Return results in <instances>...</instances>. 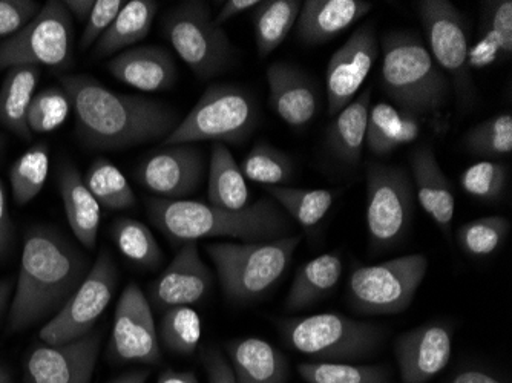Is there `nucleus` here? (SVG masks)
I'll list each match as a JSON object with an SVG mask.
<instances>
[{
    "mask_svg": "<svg viewBox=\"0 0 512 383\" xmlns=\"http://www.w3.org/2000/svg\"><path fill=\"white\" fill-rule=\"evenodd\" d=\"M163 31L175 53L198 79H212L234 62V45L214 22L206 2L192 0L172 8L163 19Z\"/></svg>",
    "mask_w": 512,
    "mask_h": 383,
    "instance_id": "10",
    "label": "nucleus"
},
{
    "mask_svg": "<svg viewBox=\"0 0 512 383\" xmlns=\"http://www.w3.org/2000/svg\"><path fill=\"white\" fill-rule=\"evenodd\" d=\"M203 175V154L194 145L165 146L145 158L135 172L138 183L165 200L194 194Z\"/></svg>",
    "mask_w": 512,
    "mask_h": 383,
    "instance_id": "17",
    "label": "nucleus"
},
{
    "mask_svg": "<svg viewBox=\"0 0 512 383\" xmlns=\"http://www.w3.org/2000/svg\"><path fill=\"white\" fill-rule=\"evenodd\" d=\"M483 36L479 45L470 50V68H485L497 56L512 54V2H486L483 7Z\"/></svg>",
    "mask_w": 512,
    "mask_h": 383,
    "instance_id": "31",
    "label": "nucleus"
},
{
    "mask_svg": "<svg viewBox=\"0 0 512 383\" xmlns=\"http://www.w3.org/2000/svg\"><path fill=\"white\" fill-rule=\"evenodd\" d=\"M201 362H203L209 383H237L229 361H226V357L218 348H203Z\"/></svg>",
    "mask_w": 512,
    "mask_h": 383,
    "instance_id": "47",
    "label": "nucleus"
},
{
    "mask_svg": "<svg viewBox=\"0 0 512 383\" xmlns=\"http://www.w3.org/2000/svg\"><path fill=\"white\" fill-rule=\"evenodd\" d=\"M270 198L284 212L298 223L302 229L318 227L335 203V194L327 189H295V187L275 186L267 189Z\"/></svg>",
    "mask_w": 512,
    "mask_h": 383,
    "instance_id": "33",
    "label": "nucleus"
},
{
    "mask_svg": "<svg viewBox=\"0 0 512 383\" xmlns=\"http://www.w3.org/2000/svg\"><path fill=\"white\" fill-rule=\"evenodd\" d=\"M40 68L37 66H14L5 77L0 89V125L23 140H30L28 111L39 85Z\"/></svg>",
    "mask_w": 512,
    "mask_h": 383,
    "instance_id": "28",
    "label": "nucleus"
},
{
    "mask_svg": "<svg viewBox=\"0 0 512 383\" xmlns=\"http://www.w3.org/2000/svg\"><path fill=\"white\" fill-rule=\"evenodd\" d=\"M158 341L166 350L191 356L201 339V319L191 307H174L161 313L157 327Z\"/></svg>",
    "mask_w": 512,
    "mask_h": 383,
    "instance_id": "37",
    "label": "nucleus"
},
{
    "mask_svg": "<svg viewBox=\"0 0 512 383\" xmlns=\"http://www.w3.org/2000/svg\"><path fill=\"white\" fill-rule=\"evenodd\" d=\"M125 4L126 2H123V0H97V2H94V8L89 14L85 31H83L82 39H80L82 50L94 45L105 34V31L111 27L115 17L125 7Z\"/></svg>",
    "mask_w": 512,
    "mask_h": 383,
    "instance_id": "46",
    "label": "nucleus"
},
{
    "mask_svg": "<svg viewBox=\"0 0 512 383\" xmlns=\"http://www.w3.org/2000/svg\"><path fill=\"white\" fill-rule=\"evenodd\" d=\"M450 383H509L500 374L485 368H463L451 377Z\"/></svg>",
    "mask_w": 512,
    "mask_h": 383,
    "instance_id": "49",
    "label": "nucleus"
},
{
    "mask_svg": "<svg viewBox=\"0 0 512 383\" xmlns=\"http://www.w3.org/2000/svg\"><path fill=\"white\" fill-rule=\"evenodd\" d=\"M226 353L237 383H287L290 368L278 348L260 338L227 342Z\"/></svg>",
    "mask_w": 512,
    "mask_h": 383,
    "instance_id": "25",
    "label": "nucleus"
},
{
    "mask_svg": "<svg viewBox=\"0 0 512 383\" xmlns=\"http://www.w3.org/2000/svg\"><path fill=\"white\" fill-rule=\"evenodd\" d=\"M373 10L364 0H307L296 20V36L306 45H322L352 28Z\"/></svg>",
    "mask_w": 512,
    "mask_h": 383,
    "instance_id": "22",
    "label": "nucleus"
},
{
    "mask_svg": "<svg viewBox=\"0 0 512 383\" xmlns=\"http://www.w3.org/2000/svg\"><path fill=\"white\" fill-rule=\"evenodd\" d=\"M108 71L125 85L138 91L157 92L177 82V63L161 46H137L117 54L108 63Z\"/></svg>",
    "mask_w": 512,
    "mask_h": 383,
    "instance_id": "23",
    "label": "nucleus"
},
{
    "mask_svg": "<svg viewBox=\"0 0 512 383\" xmlns=\"http://www.w3.org/2000/svg\"><path fill=\"white\" fill-rule=\"evenodd\" d=\"M401 126V112L390 103L371 106L368 114L365 146L376 157H387L396 151V135Z\"/></svg>",
    "mask_w": 512,
    "mask_h": 383,
    "instance_id": "43",
    "label": "nucleus"
},
{
    "mask_svg": "<svg viewBox=\"0 0 512 383\" xmlns=\"http://www.w3.org/2000/svg\"><path fill=\"white\" fill-rule=\"evenodd\" d=\"M411 180L414 194L424 212L434 221L445 238H451L456 200L453 186L442 171L430 145L417 146L411 154Z\"/></svg>",
    "mask_w": 512,
    "mask_h": 383,
    "instance_id": "21",
    "label": "nucleus"
},
{
    "mask_svg": "<svg viewBox=\"0 0 512 383\" xmlns=\"http://www.w3.org/2000/svg\"><path fill=\"white\" fill-rule=\"evenodd\" d=\"M60 197L65 207L66 220L80 244L88 250L97 246L102 210L99 201L86 186L85 178L71 163L60 164L57 172Z\"/></svg>",
    "mask_w": 512,
    "mask_h": 383,
    "instance_id": "24",
    "label": "nucleus"
},
{
    "mask_svg": "<svg viewBox=\"0 0 512 383\" xmlns=\"http://www.w3.org/2000/svg\"><path fill=\"white\" fill-rule=\"evenodd\" d=\"M157 11L158 2L154 0L126 2L111 27L97 40L94 54L97 57H108L142 42L151 33Z\"/></svg>",
    "mask_w": 512,
    "mask_h": 383,
    "instance_id": "29",
    "label": "nucleus"
},
{
    "mask_svg": "<svg viewBox=\"0 0 512 383\" xmlns=\"http://www.w3.org/2000/svg\"><path fill=\"white\" fill-rule=\"evenodd\" d=\"M207 203L224 210H241L249 206L250 192L240 164L226 145L212 143Z\"/></svg>",
    "mask_w": 512,
    "mask_h": 383,
    "instance_id": "30",
    "label": "nucleus"
},
{
    "mask_svg": "<svg viewBox=\"0 0 512 383\" xmlns=\"http://www.w3.org/2000/svg\"><path fill=\"white\" fill-rule=\"evenodd\" d=\"M301 236L263 241V243L207 244L227 301L249 304L263 298L283 278Z\"/></svg>",
    "mask_w": 512,
    "mask_h": 383,
    "instance_id": "5",
    "label": "nucleus"
},
{
    "mask_svg": "<svg viewBox=\"0 0 512 383\" xmlns=\"http://www.w3.org/2000/svg\"><path fill=\"white\" fill-rule=\"evenodd\" d=\"M73 17L63 2L51 0L27 27L0 42V69L14 66L66 68L73 60Z\"/></svg>",
    "mask_w": 512,
    "mask_h": 383,
    "instance_id": "12",
    "label": "nucleus"
},
{
    "mask_svg": "<svg viewBox=\"0 0 512 383\" xmlns=\"http://www.w3.org/2000/svg\"><path fill=\"white\" fill-rule=\"evenodd\" d=\"M301 5L299 0H267L253 8L256 51L261 59L272 54L295 28Z\"/></svg>",
    "mask_w": 512,
    "mask_h": 383,
    "instance_id": "32",
    "label": "nucleus"
},
{
    "mask_svg": "<svg viewBox=\"0 0 512 383\" xmlns=\"http://www.w3.org/2000/svg\"><path fill=\"white\" fill-rule=\"evenodd\" d=\"M465 151L482 160L508 157L512 152V115L500 112L463 135Z\"/></svg>",
    "mask_w": 512,
    "mask_h": 383,
    "instance_id": "35",
    "label": "nucleus"
},
{
    "mask_svg": "<svg viewBox=\"0 0 512 383\" xmlns=\"http://www.w3.org/2000/svg\"><path fill=\"white\" fill-rule=\"evenodd\" d=\"M453 327L447 322H427L401 334L394 354L402 383H428L450 364Z\"/></svg>",
    "mask_w": 512,
    "mask_h": 383,
    "instance_id": "18",
    "label": "nucleus"
},
{
    "mask_svg": "<svg viewBox=\"0 0 512 383\" xmlns=\"http://www.w3.org/2000/svg\"><path fill=\"white\" fill-rule=\"evenodd\" d=\"M260 118V105L252 92L217 83L204 91L192 111L163 140V146L194 145L198 141L240 145L255 132Z\"/></svg>",
    "mask_w": 512,
    "mask_h": 383,
    "instance_id": "7",
    "label": "nucleus"
},
{
    "mask_svg": "<svg viewBox=\"0 0 512 383\" xmlns=\"http://www.w3.org/2000/svg\"><path fill=\"white\" fill-rule=\"evenodd\" d=\"M86 186L108 210H125L135 204L134 190L119 167L106 158H97L85 177Z\"/></svg>",
    "mask_w": 512,
    "mask_h": 383,
    "instance_id": "34",
    "label": "nucleus"
},
{
    "mask_svg": "<svg viewBox=\"0 0 512 383\" xmlns=\"http://www.w3.org/2000/svg\"><path fill=\"white\" fill-rule=\"evenodd\" d=\"M62 89L76 115L77 137L89 149L117 151L165 140L180 125L166 103L111 91L89 76H66Z\"/></svg>",
    "mask_w": 512,
    "mask_h": 383,
    "instance_id": "1",
    "label": "nucleus"
},
{
    "mask_svg": "<svg viewBox=\"0 0 512 383\" xmlns=\"http://www.w3.org/2000/svg\"><path fill=\"white\" fill-rule=\"evenodd\" d=\"M511 223L505 217H486L470 221L457 230L460 249L471 258H488L505 243Z\"/></svg>",
    "mask_w": 512,
    "mask_h": 383,
    "instance_id": "41",
    "label": "nucleus"
},
{
    "mask_svg": "<svg viewBox=\"0 0 512 383\" xmlns=\"http://www.w3.org/2000/svg\"><path fill=\"white\" fill-rule=\"evenodd\" d=\"M88 272V259L65 236L33 227L23 243L8 331L16 333L57 315Z\"/></svg>",
    "mask_w": 512,
    "mask_h": 383,
    "instance_id": "2",
    "label": "nucleus"
},
{
    "mask_svg": "<svg viewBox=\"0 0 512 383\" xmlns=\"http://www.w3.org/2000/svg\"><path fill=\"white\" fill-rule=\"evenodd\" d=\"M109 356L122 364L157 365L161 361L151 304L134 282L126 287L115 308Z\"/></svg>",
    "mask_w": 512,
    "mask_h": 383,
    "instance_id": "14",
    "label": "nucleus"
},
{
    "mask_svg": "<svg viewBox=\"0 0 512 383\" xmlns=\"http://www.w3.org/2000/svg\"><path fill=\"white\" fill-rule=\"evenodd\" d=\"M117 267L108 250H102L79 289L40 330V341L48 345L66 344L91 333L114 296Z\"/></svg>",
    "mask_w": 512,
    "mask_h": 383,
    "instance_id": "13",
    "label": "nucleus"
},
{
    "mask_svg": "<svg viewBox=\"0 0 512 383\" xmlns=\"http://www.w3.org/2000/svg\"><path fill=\"white\" fill-rule=\"evenodd\" d=\"M240 169L247 180L275 187L292 180L295 163L286 152L279 151L267 141H256Z\"/></svg>",
    "mask_w": 512,
    "mask_h": 383,
    "instance_id": "38",
    "label": "nucleus"
},
{
    "mask_svg": "<svg viewBox=\"0 0 512 383\" xmlns=\"http://www.w3.org/2000/svg\"><path fill=\"white\" fill-rule=\"evenodd\" d=\"M508 183V167L502 161L480 160L460 175L463 192L485 201L496 203L503 197Z\"/></svg>",
    "mask_w": 512,
    "mask_h": 383,
    "instance_id": "42",
    "label": "nucleus"
},
{
    "mask_svg": "<svg viewBox=\"0 0 512 383\" xmlns=\"http://www.w3.org/2000/svg\"><path fill=\"white\" fill-rule=\"evenodd\" d=\"M298 373L307 383H391V373L384 365L352 362H304Z\"/></svg>",
    "mask_w": 512,
    "mask_h": 383,
    "instance_id": "39",
    "label": "nucleus"
},
{
    "mask_svg": "<svg viewBox=\"0 0 512 383\" xmlns=\"http://www.w3.org/2000/svg\"><path fill=\"white\" fill-rule=\"evenodd\" d=\"M367 177L368 247L373 255L388 252L404 243L414 212V186L410 172L402 166L371 161Z\"/></svg>",
    "mask_w": 512,
    "mask_h": 383,
    "instance_id": "9",
    "label": "nucleus"
},
{
    "mask_svg": "<svg viewBox=\"0 0 512 383\" xmlns=\"http://www.w3.org/2000/svg\"><path fill=\"white\" fill-rule=\"evenodd\" d=\"M258 4H260L258 0H229V2H224L220 13L217 14V17H214V22L217 23L218 27H221L223 23L229 22V20L235 19L240 14L258 7Z\"/></svg>",
    "mask_w": 512,
    "mask_h": 383,
    "instance_id": "50",
    "label": "nucleus"
},
{
    "mask_svg": "<svg viewBox=\"0 0 512 383\" xmlns=\"http://www.w3.org/2000/svg\"><path fill=\"white\" fill-rule=\"evenodd\" d=\"M269 102L290 128H306L321 111V91L315 80L298 66L276 62L267 68Z\"/></svg>",
    "mask_w": 512,
    "mask_h": 383,
    "instance_id": "20",
    "label": "nucleus"
},
{
    "mask_svg": "<svg viewBox=\"0 0 512 383\" xmlns=\"http://www.w3.org/2000/svg\"><path fill=\"white\" fill-rule=\"evenodd\" d=\"M371 108V89L359 92L339 114L333 117L327 129V148L341 163L358 166L367 135L368 114Z\"/></svg>",
    "mask_w": 512,
    "mask_h": 383,
    "instance_id": "26",
    "label": "nucleus"
},
{
    "mask_svg": "<svg viewBox=\"0 0 512 383\" xmlns=\"http://www.w3.org/2000/svg\"><path fill=\"white\" fill-rule=\"evenodd\" d=\"M112 239L129 261L143 269H158L165 258L151 229L140 221L131 218L115 221L112 226Z\"/></svg>",
    "mask_w": 512,
    "mask_h": 383,
    "instance_id": "36",
    "label": "nucleus"
},
{
    "mask_svg": "<svg viewBox=\"0 0 512 383\" xmlns=\"http://www.w3.org/2000/svg\"><path fill=\"white\" fill-rule=\"evenodd\" d=\"M152 224L174 244L204 238H234L263 243L295 233V223L272 198H261L241 210H224L192 200L151 198L146 203Z\"/></svg>",
    "mask_w": 512,
    "mask_h": 383,
    "instance_id": "3",
    "label": "nucleus"
},
{
    "mask_svg": "<svg viewBox=\"0 0 512 383\" xmlns=\"http://www.w3.org/2000/svg\"><path fill=\"white\" fill-rule=\"evenodd\" d=\"M344 272L339 253H325L306 262L296 273L286 298V311H301L318 304L338 287Z\"/></svg>",
    "mask_w": 512,
    "mask_h": 383,
    "instance_id": "27",
    "label": "nucleus"
},
{
    "mask_svg": "<svg viewBox=\"0 0 512 383\" xmlns=\"http://www.w3.org/2000/svg\"><path fill=\"white\" fill-rule=\"evenodd\" d=\"M50 172V151L36 145L17 158L10 171L14 201L20 206L33 201L42 192Z\"/></svg>",
    "mask_w": 512,
    "mask_h": 383,
    "instance_id": "40",
    "label": "nucleus"
},
{
    "mask_svg": "<svg viewBox=\"0 0 512 383\" xmlns=\"http://www.w3.org/2000/svg\"><path fill=\"white\" fill-rule=\"evenodd\" d=\"M157 383H200L191 371L166 370Z\"/></svg>",
    "mask_w": 512,
    "mask_h": 383,
    "instance_id": "52",
    "label": "nucleus"
},
{
    "mask_svg": "<svg viewBox=\"0 0 512 383\" xmlns=\"http://www.w3.org/2000/svg\"><path fill=\"white\" fill-rule=\"evenodd\" d=\"M416 11L427 37L428 53L440 71L451 77L460 102L471 105L476 89L471 77L467 20L447 0H419Z\"/></svg>",
    "mask_w": 512,
    "mask_h": 383,
    "instance_id": "11",
    "label": "nucleus"
},
{
    "mask_svg": "<svg viewBox=\"0 0 512 383\" xmlns=\"http://www.w3.org/2000/svg\"><path fill=\"white\" fill-rule=\"evenodd\" d=\"M284 344L313 362H356L378 354L387 330L341 313H319L278 321Z\"/></svg>",
    "mask_w": 512,
    "mask_h": 383,
    "instance_id": "6",
    "label": "nucleus"
},
{
    "mask_svg": "<svg viewBox=\"0 0 512 383\" xmlns=\"http://www.w3.org/2000/svg\"><path fill=\"white\" fill-rule=\"evenodd\" d=\"M427 272L424 255L401 256L375 266L353 262L348 305L359 315H399L410 307Z\"/></svg>",
    "mask_w": 512,
    "mask_h": 383,
    "instance_id": "8",
    "label": "nucleus"
},
{
    "mask_svg": "<svg viewBox=\"0 0 512 383\" xmlns=\"http://www.w3.org/2000/svg\"><path fill=\"white\" fill-rule=\"evenodd\" d=\"M381 85L402 114L422 118L437 114L447 103L450 80L413 31H388L381 40Z\"/></svg>",
    "mask_w": 512,
    "mask_h": 383,
    "instance_id": "4",
    "label": "nucleus"
},
{
    "mask_svg": "<svg viewBox=\"0 0 512 383\" xmlns=\"http://www.w3.org/2000/svg\"><path fill=\"white\" fill-rule=\"evenodd\" d=\"M211 289L212 273L201 259L197 243H186L151 285V304L161 313L169 308L189 307L203 301Z\"/></svg>",
    "mask_w": 512,
    "mask_h": 383,
    "instance_id": "19",
    "label": "nucleus"
},
{
    "mask_svg": "<svg viewBox=\"0 0 512 383\" xmlns=\"http://www.w3.org/2000/svg\"><path fill=\"white\" fill-rule=\"evenodd\" d=\"M379 53L381 46L375 23L367 22L356 28L347 42L333 54L325 71V92L332 117L359 94Z\"/></svg>",
    "mask_w": 512,
    "mask_h": 383,
    "instance_id": "15",
    "label": "nucleus"
},
{
    "mask_svg": "<svg viewBox=\"0 0 512 383\" xmlns=\"http://www.w3.org/2000/svg\"><path fill=\"white\" fill-rule=\"evenodd\" d=\"M4 148V138L0 137V151Z\"/></svg>",
    "mask_w": 512,
    "mask_h": 383,
    "instance_id": "56",
    "label": "nucleus"
},
{
    "mask_svg": "<svg viewBox=\"0 0 512 383\" xmlns=\"http://www.w3.org/2000/svg\"><path fill=\"white\" fill-rule=\"evenodd\" d=\"M40 10L42 5L34 0H0V39L19 33Z\"/></svg>",
    "mask_w": 512,
    "mask_h": 383,
    "instance_id": "45",
    "label": "nucleus"
},
{
    "mask_svg": "<svg viewBox=\"0 0 512 383\" xmlns=\"http://www.w3.org/2000/svg\"><path fill=\"white\" fill-rule=\"evenodd\" d=\"M100 344L102 334L91 331L66 344L34 345L23 361L25 383H91Z\"/></svg>",
    "mask_w": 512,
    "mask_h": 383,
    "instance_id": "16",
    "label": "nucleus"
},
{
    "mask_svg": "<svg viewBox=\"0 0 512 383\" xmlns=\"http://www.w3.org/2000/svg\"><path fill=\"white\" fill-rule=\"evenodd\" d=\"M13 235V223H11L10 213H8L4 184L0 181V261L10 252Z\"/></svg>",
    "mask_w": 512,
    "mask_h": 383,
    "instance_id": "48",
    "label": "nucleus"
},
{
    "mask_svg": "<svg viewBox=\"0 0 512 383\" xmlns=\"http://www.w3.org/2000/svg\"><path fill=\"white\" fill-rule=\"evenodd\" d=\"M11 292H13V282L10 279L0 281V316L4 315L5 308H7L8 301L11 298Z\"/></svg>",
    "mask_w": 512,
    "mask_h": 383,
    "instance_id": "54",
    "label": "nucleus"
},
{
    "mask_svg": "<svg viewBox=\"0 0 512 383\" xmlns=\"http://www.w3.org/2000/svg\"><path fill=\"white\" fill-rule=\"evenodd\" d=\"M149 376H151L149 370H132L109 383H146Z\"/></svg>",
    "mask_w": 512,
    "mask_h": 383,
    "instance_id": "53",
    "label": "nucleus"
},
{
    "mask_svg": "<svg viewBox=\"0 0 512 383\" xmlns=\"http://www.w3.org/2000/svg\"><path fill=\"white\" fill-rule=\"evenodd\" d=\"M66 10L71 17H77L79 20H88L92 8H94V0H65Z\"/></svg>",
    "mask_w": 512,
    "mask_h": 383,
    "instance_id": "51",
    "label": "nucleus"
},
{
    "mask_svg": "<svg viewBox=\"0 0 512 383\" xmlns=\"http://www.w3.org/2000/svg\"><path fill=\"white\" fill-rule=\"evenodd\" d=\"M0 383H14L10 371H8L4 365H0Z\"/></svg>",
    "mask_w": 512,
    "mask_h": 383,
    "instance_id": "55",
    "label": "nucleus"
},
{
    "mask_svg": "<svg viewBox=\"0 0 512 383\" xmlns=\"http://www.w3.org/2000/svg\"><path fill=\"white\" fill-rule=\"evenodd\" d=\"M71 103L63 89L50 88L34 95L28 111V128L31 134H48L56 131L68 118Z\"/></svg>",
    "mask_w": 512,
    "mask_h": 383,
    "instance_id": "44",
    "label": "nucleus"
}]
</instances>
